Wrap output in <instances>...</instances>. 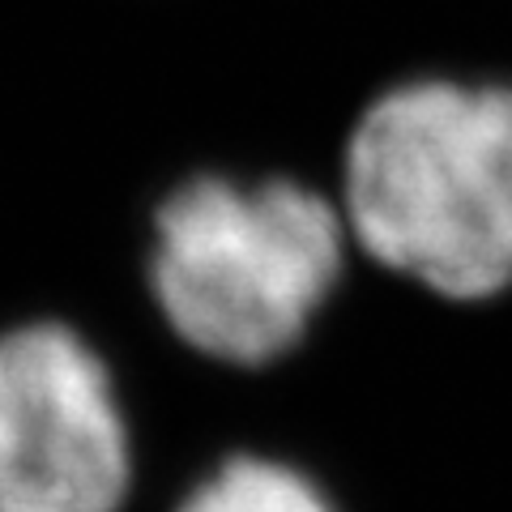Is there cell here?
Wrapping results in <instances>:
<instances>
[{
	"label": "cell",
	"mask_w": 512,
	"mask_h": 512,
	"mask_svg": "<svg viewBox=\"0 0 512 512\" xmlns=\"http://www.w3.org/2000/svg\"><path fill=\"white\" fill-rule=\"evenodd\" d=\"M350 239L444 299L512 286V86L406 82L346 141Z\"/></svg>",
	"instance_id": "cell-1"
},
{
	"label": "cell",
	"mask_w": 512,
	"mask_h": 512,
	"mask_svg": "<svg viewBox=\"0 0 512 512\" xmlns=\"http://www.w3.org/2000/svg\"><path fill=\"white\" fill-rule=\"evenodd\" d=\"M346 214L299 180L192 175L154 210L146 282L192 355L265 367L308 338L346 265Z\"/></svg>",
	"instance_id": "cell-2"
},
{
	"label": "cell",
	"mask_w": 512,
	"mask_h": 512,
	"mask_svg": "<svg viewBox=\"0 0 512 512\" xmlns=\"http://www.w3.org/2000/svg\"><path fill=\"white\" fill-rule=\"evenodd\" d=\"M133 431L107 359L64 320L0 333V512H120Z\"/></svg>",
	"instance_id": "cell-3"
},
{
	"label": "cell",
	"mask_w": 512,
	"mask_h": 512,
	"mask_svg": "<svg viewBox=\"0 0 512 512\" xmlns=\"http://www.w3.org/2000/svg\"><path fill=\"white\" fill-rule=\"evenodd\" d=\"M175 512H333V504L286 461L235 453L205 474Z\"/></svg>",
	"instance_id": "cell-4"
}]
</instances>
